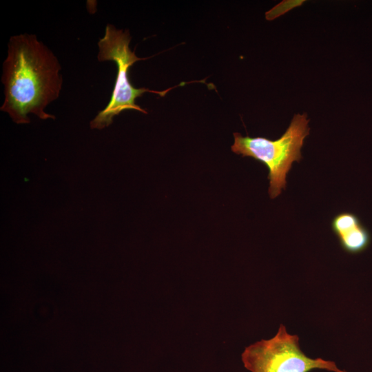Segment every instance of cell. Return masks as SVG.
I'll return each mask as SVG.
<instances>
[{
	"mask_svg": "<svg viewBox=\"0 0 372 372\" xmlns=\"http://www.w3.org/2000/svg\"><path fill=\"white\" fill-rule=\"evenodd\" d=\"M61 69L56 56L36 35L12 36L3 63L5 98L0 110L17 124L29 123L30 114L42 120L54 119L44 109L59 96Z\"/></svg>",
	"mask_w": 372,
	"mask_h": 372,
	"instance_id": "obj_1",
	"label": "cell"
},
{
	"mask_svg": "<svg viewBox=\"0 0 372 372\" xmlns=\"http://www.w3.org/2000/svg\"><path fill=\"white\" fill-rule=\"evenodd\" d=\"M131 37L128 30L116 29L107 24L105 34L98 43L99 61H112L117 66V74L110 100L90 122L92 129L102 130L110 125L115 116L127 110L147 114L136 103V99L145 92H154L163 96L165 92H154L147 88H136L130 83L128 72L136 61L145 59L138 57L130 48Z\"/></svg>",
	"mask_w": 372,
	"mask_h": 372,
	"instance_id": "obj_3",
	"label": "cell"
},
{
	"mask_svg": "<svg viewBox=\"0 0 372 372\" xmlns=\"http://www.w3.org/2000/svg\"><path fill=\"white\" fill-rule=\"evenodd\" d=\"M360 218L354 213L342 211L336 214L331 220V227L336 236L340 232L360 224Z\"/></svg>",
	"mask_w": 372,
	"mask_h": 372,
	"instance_id": "obj_6",
	"label": "cell"
},
{
	"mask_svg": "<svg viewBox=\"0 0 372 372\" xmlns=\"http://www.w3.org/2000/svg\"><path fill=\"white\" fill-rule=\"evenodd\" d=\"M309 122L306 113L294 114L285 132L276 140L234 134L233 152L251 157L267 167L271 198L278 196L286 188L287 176L293 163L302 158L301 148L309 134Z\"/></svg>",
	"mask_w": 372,
	"mask_h": 372,
	"instance_id": "obj_2",
	"label": "cell"
},
{
	"mask_svg": "<svg viewBox=\"0 0 372 372\" xmlns=\"http://www.w3.org/2000/svg\"><path fill=\"white\" fill-rule=\"evenodd\" d=\"M241 359L251 372H309L313 369L346 372L333 361L307 356L300 348L299 337L289 333L282 324L271 339L245 347Z\"/></svg>",
	"mask_w": 372,
	"mask_h": 372,
	"instance_id": "obj_4",
	"label": "cell"
},
{
	"mask_svg": "<svg viewBox=\"0 0 372 372\" xmlns=\"http://www.w3.org/2000/svg\"><path fill=\"white\" fill-rule=\"evenodd\" d=\"M336 236L342 249L350 254L363 252L371 241L369 230L362 223L340 232Z\"/></svg>",
	"mask_w": 372,
	"mask_h": 372,
	"instance_id": "obj_5",
	"label": "cell"
}]
</instances>
